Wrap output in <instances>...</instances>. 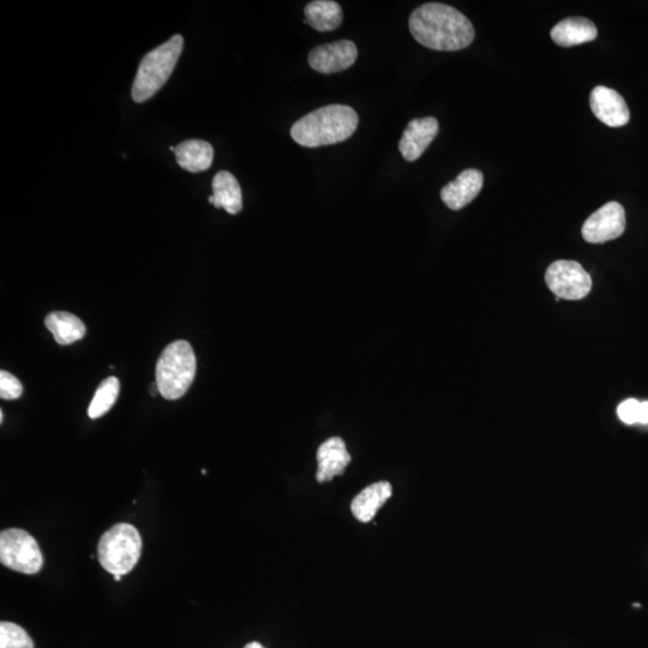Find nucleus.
<instances>
[{
    "label": "nucleus",
    "instance_id": "1",
    "mask_svg": "<svg viewBox=\"0 0 648 648\" xmlns=\"http://www.w3.org/2000/svg\"><path fill=\"white\" fill-rule=\"evenodd\" d=\"M410 30L419 44L436 51H459L474 39L471 21L453 6L441 3L424 4L414 10Z\"/></svg>",
    "mask_w": 648,
    "mask_h": 648
},
{
    "label": "nucleus",
    "instance_id": "2",
    "mask_svg": "<svg viewBox=\"0 0 648 648\" xmlns=\"http://www.w3.org/2000/svg\"><path fill=\"white\" fill-rule=\"evenodd\" d=\"M358 114L346 105H329L306 114L294 123L291 136L306 148L329 146L348 140L357 130Z\"/></svg>",
    "mask_w": 648,
    "mask_h": 648
},
{
    "label": "nucleus",
    "instance_id": "3",
    "mask_svg": "<svg viewBox=\"0 0 648 648\" xmlns=\"http://www.w3.org/2000/svg\"><path fill=\"white\" fill-rule=\"evenodd\" d=\"M183 47V36L176 34L144 56L132 86V99L137 104L149 100L164 86L176 68Z\"/></svg>",
    "mask_w": 648,
    "mask_h": 648
},
{
    "label": "nucleus",
    "instance_id": "4",
    "mask_svg": "<svg viewBox=\"0 0 648 648\" xmlns=\"http://www.w3.org/2000/svg\"><path fill=\"white\" fill-rule=\"evenodd\" d=\"M196 375V356L188 341L168 345L156 364V386L166 400H178L188 392Z\"/></svg>",
    "mask_w": 648,
    "mask_h": 648
},
{
    "label": "nucleus",
    "instance_id": "5",
    "mask_svg": "<svg viewBox=\"0 0 648 648\" xmlns=\"http://www.w3.org/2000/svg\"><path fill=\"white\" fill-rule=\"evenodd\" d=\"M142 552V538L137 528L117 524L102 534L98 546L101 567L112 575H125L135 568Z\"/></svg>",
    "mask_w": 648,
    "mask_h": 648
},
{
    "label": "nucleus",
    "instance_id": "6",
    "mask_svg": "<svg viewBox=\"0 0 648 648\" xmlns=\"http://www.w3.org/2000/svg\"><path fill=\"white\" fill-rule=\"evenodd\" d=\"M0 562L18 573L33 575L44 566V556L34 537L21 528H8L0 534Z\"/></svg>",
    "mask_w": 648,
    "mask_h": 648
},
{
    "label": "nucleus",
    "instance_id": "7",
    "mask_svg": "<svg viewBox=\"0 0 648 648\" xmlns=\"http://www.w3.org/2000/svg\"><path fill=\"white\" fill-rule=\"evenodd\" d=\"M546 285L557 298L566 300L584 299L592 288L590 274L575 261H556L545 273Z\"/></svg>",
    "mask_w": 648,
    "mask_h": 648
},
{
    "label": "nucleus",
    "instance_id": "8",
    "mask_svg": "<svg viewBox=\"0 0 648 648\" xmlns=\"http://www.w3.org/2000/svg\"><path fill=\"white\" fill-rule=\"evenodd\" d=\"M626 230V212L618 202H609L594 212L582 226L587 243L600 244L621 237Z\"/></svg>",
    "mask_w": 648,
    "mask_h": 648
},
{
    "label": "nucleus",
    "instance_id": "9",
    "mask_svg": "<svg viewBox=\"0 0 648 648\" xmlns=\"http://www.w3.org/2000/svg\"><path fill=\"white\" fill-rule=\"evenodd\" d=\"M357 57V46L350 40H340L315 47L309 54V64L321 74H333L351 68Z\"/></svg>",
    "mask_w": 648,
    "mask_h": 648
},
{
    "label": "nucleus",
    "instance_id": "10",
    "mask_svg": "<svg viewBox=\"0 0 648 648\" xmlns=\"http://www.w3.org/2000/svg\"><path fill=\"white\" fill-rule=\"evenodd\" d=\"M590 105L594 116L610 128H621L629 122L627 102L614 89L604 86L594 88L590 96Z\"/></svg>",
    "mask_w": 648,
    "mask_h": 648
},
{
    "label": "nucleus",
    "instance_id": "11",
    "mask_svg": "<svg viewBox=\"0 0 648 648\" xmlns=\"http://www.w3.org/2000/svg\"><path fill=\"white\" fill-rule=\"evenodd\" d=\"M438 131H440V124L434 117L413 119L407 125L399 143L400 153L404 159L407 161L418 160L435 140Z\"/></svg>",
    "mask_w": 648,
    "mask_h": 648
},
{
    "label": "nucleus",
    "instance_id": "12",
    "mask_svg": "<svg viewBox=\"0 0 648 648\" xmlns=\"http://www.w3.org/2000/svg\"><path fill=\"white\" fill-rule=\"evenodd\" d=\"M316 458L318 483H327L335 477L342 476L352 461L346 443L340 437H332L323 442L317 450Z\"/></svg>",
    "mask_w": 648,
    "mask_h": 648
},
{
    "label": "nucleus",
    "instance_id": "13",
    "mask_svg": "<svg viewBox=\"0 0 648 648\" xmlns=\"http://www.w3.org/2000/svg\"><path fill=\"white\" fill-rule=\"evenodd\" d=\"M483 184V173L470 168V170L461 172L452 183L444 186L441 191L442 201L448 208L460 210L479 195Z\"/></svg>",
    "mask_w": 648,
    "mask_h": 648
},
{
    "label": "nucleus",
    "instance_id": "14",
    "mask_svg": "<svg viewBox=\"0 0 648 648\" xmlns=\"http://www.w3.org/2000/svg\"><path fill=\"white\" fill-rule=\"evenodd\" d=\"M392 495L393 486L386 480L366 486L364 490L353 498L351 503L354 518L368 524Z\"/></svg>",
    "mask_w": 648,
    "mask_h": 648
},
{
    "label": "nucleus",
    "instance_id": "15",
    "mask_svg": "<svg viewBox=\"0 0 648 648\" xmlns=\"http://www.w3.org/2000/svg\"><path fill=\"white\" fill-rule=\"evenodd\" d=\"M596 24L584 17H570L558 22L551 30V39L556 45L572 47L596 40Z\"/></svg>",
    "mask_w": 648,
    "mask_h": 648
},
{
    "label": "nucleus",
    "instance_id": "16",
    "mask_svg": "<svg viewBox=\"0 0 648 648\" xmlns=\"http://www.w3.org/2000/svg\"><path fill=\"white\" fill-rule=\"evenodd\" d=\"M208 201L215 208H224L232 215L238 214L243 208V196L236 177L227 171L216 174L213 179V195Z\"/></svg>",
    "mask_w": 648,
    "mask_h": 648
},
{
    "label": "nucleus",
    "instance_id": "17",
    "mask_svg": "<svg viewBox=\"0 0 648 648\" xmlns=\"http://www.w3.org/2000/svg\"><path fill=\"white\" fill-rule=\"evenodd\" d=\"M178 165L192 173L207 171L213 164L214 149L212 144L202 140H190L180 143L174 149Z\"/></svg>",
    "mask_w": 648,
    "mask_h": 648
},
{
    "label": "nucleus",
    "instance_id": "18",
    "mask_svg": "<svg viewBox=\"0 0 648 648\" xmlns=\"http://www.w3.org/2000/svg\"><path fill=\"white\" fill-rule=\"evenodd\" d=\"M45 324L59 345H71L81 340L86 334L84 323L70 312H51L46 317Z\"/></svg>",
    "mask_w": 648,
    "mask_h": 648
},
{
    "label": "nucleus",
    "instance_id": "19",
    "mask_svg": "<svg viewBox=\"0 0 648 648\" xmlns=\"http://www.w3.org/2000/svg\"><path fill=\"white\" fill-rule=\"evenodd\" d=\"M305 23L318 32H330L340 27L344 16L341 6L332 0H315L305 6Z\"/></svg>",
    "mask_w": 648,
    "mask_h": 648
},
{
    "label": "nucleus",
    "instance_id": "20",
    "mask_svg": "<svg viewBox=\"0 0 648 648\" xmlns=\"http://www.w3.org/2000/svg\"><path fill=\"white\" fill-rule=\"evenodd\" d=\"M120 384L117 377H108L102 381L99 388L96 389L94 398L88 408V416L92 419H98L108 411L117 401Z\"/></svg>",
    "mask_w": 648,
    "mask_h": 648
},
{
    "label": "nucleus",
    "instance_id": "21",
    "mask_svg": "<svg viewBox=\"0 0 648 648\" xmlns=\"http://www.w3.org/2000/svg\"><path fill=\"white\" fill-rule=\"evenodd\" d=\"M0 648H34L26 630L12 622L0 623Z\"/></svg>",
    "mask_w": 648,
    "mask_h": 648
},
{
    "label": "nucleus",
    "instance_id": "22",
    "mask_svg": "<svg viewBox=\"0 0 648 648\" xmlns=\"http://www.w3.org/2000/svg\"><path fill=\"white\" fill-rule=\"evenodd\" d=\"M23 393V387L18 378L8 371L0 372V398L3 400H16Z\"/></svg>",
    "mask_w": 648,
    "mask_h": 648
},
{
    "label": "nucleus",
    "instance_id": "23",
    "mask_svg": "<svg viewBox=\"0 0 648 648\" xmlns=\"http://www.w3.org/2000/svg\"><path fill=\"white\" fill-rule=\"evenodd\" d=\"M640 404L641 402L635 399L623 401L617 408L618 418L628 425L639 423Z\"/></svg>",
    "mask_w": 648,
    "mask_h": 648
},
{
    "label": "nucleus",
    "instance_id": "24",
    "mask_svg": "<svg viewBox=\"0 0 648 648\" xmlns=\"http://www.w3.org/2000/svg\"><path fill=\"white\" fill-rule=\"evenodd\" d=\"M639 423L648 424V401L641 402L640 404Z\"/></svg>",
    "mask_w": 648,
    "mask_h": 648
},
{
    "label": "nucleus",
    "instance_id": "25",
    "mask_svg": "<svg viewBox=\"0 0 648 648\" xmlns=\"http://www.w3.org/2000/svg\"><path fill=\"white\" fill-rule=\"evenodd\" d=\"M244 648H266L260 644V642H250V644L246 645Z\"/></svg>",
    "mask_w": 648,
    "mask_h": 648
},
{
    "label": "nucleus",
    "instance_id": "26",
    "mask_svg": "<svg viewBox=\"0 0 648 648\" xmlns=\"http://www.w3.org/2000/svg\"><path fill=\"white\" fill-rule=\"evenodd\" d=\"M113 579L116 581L122 580V575H113Z\"/></svg>",
    "mask_w": 648,
    "mask_h": 648
},
{
    "label": "nucleus",
    "instance_id": "27",
    "mask_svg": "<svg viewBox=\"0 0 648 648\" xmlns=\"http://www.w3.org/2000/svg\"><path fill=\"white\" fill-rule=\"evenodd\" d=\"M0 422H4V413L3 411H0Z\"/></svg>",
    "mask_w": 648,
    "mask_h": 648
}]
</instances>
